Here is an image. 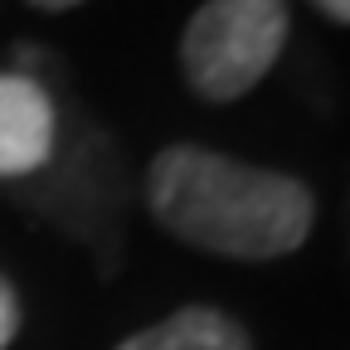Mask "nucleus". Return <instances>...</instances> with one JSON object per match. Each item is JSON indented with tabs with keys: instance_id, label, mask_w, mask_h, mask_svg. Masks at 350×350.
I'll list each match as a JSON object with an SVG mask.
<instances>
[{
	"instance_id": "obj_5",
	"label": "nucleus",
	"mask_w": 350,
	"mask_h": 350,
	"mask_svg": "<svg viewBox=\"0 0 350 350\" xmlns=\"http://www.w3.org/2000/svg\"><path fill=\"white\" fill-rule=\"evenodd\" d=\"M20 331V301H15V292H10V282L0 278V350L10 345V336Z\"/></svg>"
},
{
	"instance_id": "obj_7",
	"label": "nucleus",
	"mask_w": 350,
	"mask_h": 350,
	"mask_svg": "<svg viewBox=\"0 0 350 350\" xmlns=\"http://www.w3.org/2000/svg\"><path fill=\"white\" fill-rule=\"evenodd\" d=\"M39 10H68V5H83V0H34Z\"/></svg>"
},
{
	"instance_id": "obj_6",
	"label": "nucleus",
	"mask_w": 350,
	"mask_h": 350,
	"mask_svg": "<svg viewBox=\"0 0 350 350\" xmlns=\"http://www.w3.org/2000/svg\"><path fill=\"white\" fill-rule=\"evenodd\" d=\"M317 10H326L331 20H340V25H350V0H312Z\"/></svg>"
},
{
	"instance_id": "obj_1",
	"label": "nucleus",
	"mask_w": 350,
	"mask_h": 350,
	"mask_svg": "<svg viewBox=\"0 0 350 350\" xmlns=\"http://www.w3.org/2000/svg\"><path fill=\"white\" fill-rule=\"evenodd\" d=\"M146 195L175 239L224 258H282L312 234V195L301 180L204 146L161 151L146 170Z\"/></svg>"
},
{
	"instance_id": "obj_4",
	"label": "nucleus",
	"mask_w": 350,
	"mask_h": 350,
	"mask_svg": "<svg viewBox=\"0 0 350 350\" xmlns=\"http://www.w3.org/2000/svg\"><path fill=\"white\" fill-rule=\"evenodd\" d=\"M117 350H253L248 336L209 306H185V312L165 317L151 331H137L131 340H122Z\"/></svg>"
},
{
	"instance_id": "obj_2",
	"label": "nucleus",
	"mask_w": 350,
	"mask_h": 350,
	"mask_svg": "<svg viewBox=\"0 0 350 350\" xmlns=\"http://www.w3.org/2000/svg\"><path fill=\"white\" fill-rule=\"evenodd\" d=\"M282 0H204L180 39V64L204 103H234L262 83L287 44Z\"/></svg>"
},
{
	"instance_id": "obj_3",
	"label": "nucleus",
	"mask_w": 350,
	"mask_h": 350,
	"mask_svg": "<svg viewBox=\"0 0 350 350\" xmlns=\"http://www.w3.org/2000/svg\"><path fill=\"white\" fill-rule=\"evenodd\" d=\"M54 151V103L25 73H0V175H29Z\"/></svg>"
}]
</instances>
